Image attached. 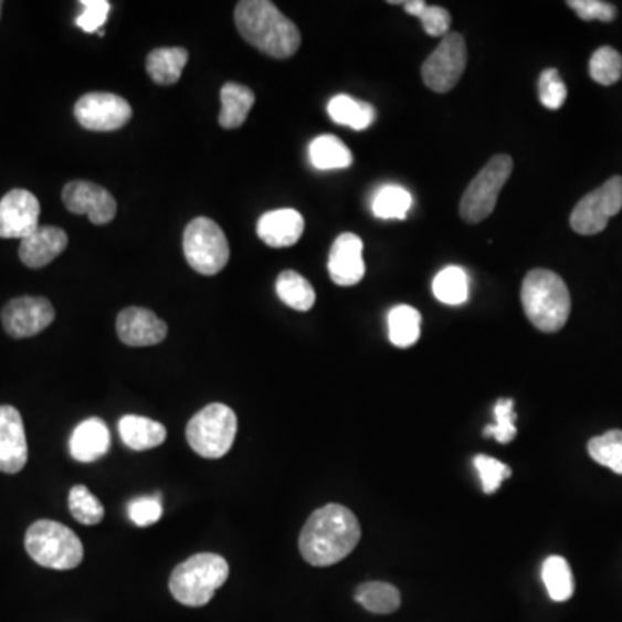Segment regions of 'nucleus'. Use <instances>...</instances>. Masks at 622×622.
<instances>
[{"mask_svg":"<svg viewBox=\"0 0 622 622\" xmlns=\"http://www.w3.org/2000/svg\"><path fill=\"white\" fill-rule=\"evenodd\" d=\"M309 161L317 170H345L354 164V155L334 135H320L309 144Z\"/></svg>","mask_w":622,"mask_h":622,"instance_id":"393cba45","label":"nucleus"},{"mask_svg":"<svg viewBox=\"0 0 622 622\" xmlns=\"http://www.w3.org/2000/svg\"><path fill=\"white\" fill-rule=\"evenodd\" d=\"M67 247V234L60 226H39L20 244V260L29 268L49 265Z\"/></svg>","mask_w":622,"mask_h":622,"instance_id":"aec40b11","label":"nucleus"},{"mask_svg":"<svg viewBox=\"0 0 622 622\" xmlns=\"http://www.w3.org/2000/svg\"><path fill=\"white\" fill-rule=\"evenodd\" d=\"M516 401L512 398H502L495 404V424L484 429V436H493L498 443L507 444L516 440V410H514Z\"/></svg>","mask_w":622,"mask_h":622,"instance_id":"f704fd0d","label":"nucleus"},{"mask_svg":"<svg viewBox=\"0 0 622 622\" xmlns=\"http://www.w3.org/2000/svg\"><path fill=\"white\" fill-rule=\"evenodd\" d=\"M54 318V306L45 297H14L2 309V326L12 339L36 336L48 329Z\"/></svg>","mask_w":622,"mask_h":622,"instance_id":"f8f14e48","label":"nucleus"},{"mask_svg":"<svg viewBox=\"0 0 622 622\" xmlns=\"http://www.w3.org/2000/svg\"><path fill=\"white\" fill-rule=\"evenodd\" d=\"M355 600L372 614H393L401 605L398 588L381 581L360 584L355 591Z\"/></svg>","mask_w":622,"mask_h":622,"instance_id":"cd10ccee","label":"nucleus"},{"mask_svg":"<svg viewBox=\"0 0 622 622\" xmlns=\"http://www.w3.org/2000/svg\"><path fill=\"white\" fill-rule=\"evenodd\" d=\"M183 254L198 274H220L230 259L229 241L222 226L207 217L192 220L183 232Z\"/></svg>","mask_w":622,"mask_h":622,"instance_id":"0eeeda50","label":"nucleus"},{"mask_svg":"<svg viewBox=\"0 0 622 622\" xmlns=\"http://www.w3.org/2000/svg\"><path fill=\"white\" fill-rule=\"evenodd\" d=\"M40 202L24 189H12L0 199V238H29L39 229Z\"/></svg>","mask_w":622,"mask_h":622,"instance_id":"4468645a","label":"nucleus"},{"mask_svg":"<svg viewBox=\"0 0 622 622\" xmlns=\"http://www.w3.org/2000/svg\"><path fill=\"white\" fill-rule=\"evenodd\" d=\"M622 210V177H612L584 196L571 213V226L581 235H597Z\"/></svg>","mask_w":622,"mask_h":622,"instance_id":"9d476101","label":"nucleus"},{"mask_svg":"<svg viewBox=\"0 0 622 622\" xmlns=\"http://www.w3.org/2000/svg\"><path fill=\"white\" fill-rule=\"evenodd\" d=\"M0 8H2V2H0Z\"/></svg>","mask_w":622,"mask_h":622,"instance_id":"37998d69","label":"nucleus"},{"mask_svg":"<svg viewBox=\"0 0 622 622\" xmlns=\"http://www.w3.org/2000/svg\"><path fill=\"white\" fill-rule=\"evenodd\" d=\"M256 232L266 246H294L305 232V219L299 211L291 210V208L268 211L259 220Z\"/></svg>","mask_w":622,"mask_h":622,"instance_id":"a211bd4d","label":"nucleus"},{"mask_svg":"<svg viewBox=\"0 0 622 622\" xmlns=\"http://www.w3.org/2000/svg\"><path fill=\"white\" fill-rule=\"evenodd\" d=\"M401 6H403L404 11L412 14V17H419L428 4H425L424 0H403V4Z\"/></svg>","mask_w":622,"mask_h":622,"instance_id":"79ce46f5","label":"nucleus"},{"mask_svg":"<svg viewBox=\"0 0 622 622\" xmlns=\"http://www.w3.org/2000/svg\"><path fill=\"white\" fill-rule=\"evenodd\" d=\"M118 429L125 446L134 452L158 449L167 441V428L147 417L125 415Z\"/></svg>","mask_w":622,"mask_h":622,"instance_id":"412c9836","label":"nucleus"},{"mask_svg":"<svg viewBox=\"0 0 622 622\" xmlns=\"http://www.w3.org/2000/svg\"><path fill=\"white\" fill-rule=\"evenodd\" d=\"M161 516H164L161 495L139 496L128 504V517L135 526H152L161 519Z\"/></svg>","mask_w":622,"mask_h":622,"instance_id":"4c0bfd02","label":"nucleus"},{"mask_svg":"<svg viewBox=\"0 0 622 622\" xmlns=\"http://www.w3.org/2000/svg\"><path fill=\"white\" fill-rule=\"evenodd\" d=\"M357 516L345 505L329 504L315 510L299 535L303 559L315 567L341 562L360 544Z\"/></svg>","mask_w":622,"mask_h":622,"instance_id":"f257e3e1","label":"nucleus"},{"mask_svg":"<svg viewBox=\"0 0 622 622\" xmlns=\"http://www.w3.org/2000/svg\"><path fill=\"white\" fill-rule=\"evenodd\" d=\"M275 291H277L281 302L296 312H308L314 308L315 299H317L314 286L294 270H284L278 275Z\"/></svg>","mask_w":622,"mask_h":622,"instance_id":"bb28decb","label":"nucleus"},{"mask_svg":"<svg viewBox=\"0 0 622 622\" xmlns=\"http://www.w3.org/2000/svg\"><path fill=\"white\" fill-rule=\"evenodd\" d=\"M541 578L554 602H567L574 594V576L563 557H548L541 567Z\"/></svg>","mask_w":622,"mask_h":622,"instance_id":"c85d7f7f","label":"nucleus"},{"mask_svg":"<svg viewBox=\"0 0 622 622\" xmlns=\"http://www.w3.org/2000/svg\"><path fill=\"white\" fill-rule=\"evenodd\" d=\"M412 204V194L407 189L400 186H384L373 196L372 211L377 219L403 220L407 219Z\"/></svg>","mask_w":622,"mask_h":622,"instance_id":"7c9ffc66","label":"nucleus"},{"mask_svg":"<svg viewBox=\"0 0 622 622\" xmlns=\"http://www.w3.org/2000/svg\"><path fill=\"white\" fill-rule=\"evenodd\" d=\"M327 112H329L334 124L358 131L367 130L376 122V109H373L372 104L354 99L346 94L333 97L329 101V106H327Z\"/></svg>","mask_w":622,"mask_h":622,"instance_id":"5701e85b","label":"nucleus"},{"mask_svg":"<svg viewBox=\"0 0 622 622\" xmlns=\"http://www.w3.org/2000/svg\"><path fill=\"white\" fill-rule=\"evenodd\" d=\"M187 443L204 458H222L234 446L238 415L223 403L199 410L187 424Z\"/></svg>","mask_w":622,"mask_h":622,"instance_id":"423d86ee","label":"nucleus"},{"mask_svg":"<svg viewBox=\"0 0 622 622\" xmlns=\"http://www.w3.org/2000/svg\"><path fill=\"white\" fill-rule=\"evenodd\" d=\"M590 76L597 84H618L622 76V56L615 49L600 48L593 52L590 60Z\"/></svg>","mask_w":622,"mask_h":622,"instance_id":"72a5a7b5","label":"nucleus"},{"mask_svg":"<svg viewBox=\"0 0 622 622\" xmlns=\"http://www.w3.org/2000/svg\"><path fill=\"white\" fill-rule=\"evenodd\" d=\"M116 333L124 345L144 348V346H155L165 341L168 326L151 309L131 306V308L119 312Z\"/></svg>","mask_w":622,"mask_h":622,"instance_id":"dca6fc26","label":"nucleus"},{"mask_svg":"<svg viewBox=\"0 0 622 622\" xmlns=\"http://www.w3.org/2000/svg\"><path fill=\"white\" fill-rule=\"evenodd\" d=\"M329 275L334 284L341 287L355 286L365 277L363 242L357 234L345 232L334 241Z\"/></svg>","mask_w":622,"mask_h":622,"instance_id":"f3484780","label":"nucleus"},{"mask_svg":"<svg viewBox=\"0 0 622 622\" xmlns=\"http://www.w3.org/2000/svg\"><path fill=\"white\" fill-rule=\"evenodd\" d=\"M467 66V45L460 33H449L431 56L422 64L425 87L436 94H446L456 87Z\"/></svg>","mask_w":622,"mask_h":622,"instance_id":"1a4fd4ad","label":"nucleus"},{"mask_svg":"<svg viewBox=\"0 0 622 622\" xmlns=\"http://www.w3.org/2000/svg\"><path fill=\"white\" fill-rule=\"evenodd\" d=\"M84 12L76 18V27L87 33H99L106 23L112 4L107 0H84Z\"/></svg>","mask_w":622,"mask_h":622,"instance_id":"58836bf2","label":"nucleus"},{"mask_svg":"<svg viewBox=\"0 0 622 622\" xmlns=\"http://www.w3.org/2000/svg\"><path fill=\"white\" fill-rule=\"evenodd\" d=\"M29 462L23 419L14 407H0V472L18 474Z\"/></svg>","mask_w":622,"mask_h":622,"instance_id":"2eb2a0df","label":"nucleus"},{"mask_svg":"<svg viewBox=\"0 0 622 622\" xmlns=\"http://www.w3.org/2000/svg\"><path fill=\"white\" fill-rule=\"evenodd\" d=\"M432 293L444 305H464L468 299V275L460 266H446L434 277Z\"/></svg>","mask_w":622,"mask_h":622,"instance_id":"c756f323","label":"nucleus"},{"mask_svg":"<svg viewBox=\"0 0 622 622\" xmlns=\"http://www.w3.org/2000/svg\"><path fill=\"white\" fill-rule=\"evenodd\" d=\"M220 99H222V112L219 116L220 127L226 128V130L242 127L253 107L254 92L244 85L229 82L223 85Z\"/></svg>","mask_w":622,"mask_h":622,"instance_id":"4be33fe9","label":"nucleus"},{"mask_svg":"<svg viewBox=\"0 0 622 622\" xmlns=\"http://www.w3.org/2000/svg\"><path fill=\"white\" fill-rule=\"evenodd\" d=\"M422 315L409 305L394 306L388 315L389 341L397 348H410L421 337Z\"/></svg>","mask_w":622,"mask_h":622,"instance_id":"a878e982","label":"nucleus"},{"mask_svg":"<svg viewBox=\"0 0 622 622\" xmlns=\"http://www.w3.org/2000/svg\"><path fill=\"white\" fill-rule=\"evenodd\" d=\"M112 449V432L99 417L80 422L70 437V453L80 464H92Z\"/></svg>","mask_w":622,"mask_h":622,"instance_id":"6ab92c4d","label":"nucleus"},{"mask_svg":"<svg viewBox=\"0 0 622 622\" xmlns=\"http://www.w3.org/2000/svg\"><path fill=\"white\" fill-rule=\"evenodd\" d=\"M514 161L510 156L498 155L489 159L488 165L468 183L467 191L460 201V217L464 222L479 223L488 219L496 208L499 192L510 179Z\"/></svg>","mask_w":622,"mask_h":622,"instance_id":"6e6552de","label":"nucleus"},{"mask_svg":"<svg viewBox=\"0 0 622 622\" xmlns=\"http://www.w3.org/2000/svg\"><path fill=\"white\" fill-rule=\"evenodd\" d=\"M75 118L87 130L115 131L130 122L131 107L116 94L91 92L76 101Z\"/></svg>","mask_w":622,"mask_h":622,"instance_id":"9b49d317","label":"nucleus"},{"mask_svg":"<svg viewBox=\"0 0 622 622\" xmlns=\"http://www.w3.org/2000/svg\"><path fill=\"white\" fill-rule=\"evenodd\" d=\"M229 562L217 554H198L175 567L170 591L186 607H204L229 579Z\"/></svg>","mask_w":622,"mask_h":622,"instance_id":"20e7f679","label":"nucleus"},{"mask_svg":"<svg viewBox=\"0 0 622 622\" xmlns=\"http://www.w3.org/2000/svg\"><path fill=\"white\" fill-rule=\"evenodd\" d=\"M70 512L75 520L85 526H96L104 519V507L97 496L92 495L91 489L84 484H76L70 492Z\"/></svg>","mask_w":622,"mask_h":622,"instance_id":"473e14b6","label":"nucleus"},{"mask_svg":"<svg viewBox=\"0 0 622 622\" xmlns=\"http://www.w3.org/2000/svg\"><path fill=\"white\" fill-rule=\"evenodd\" d=\"M538 97L547 109H560L567 99V87L556 67H547L538 80Z\"/></svg>","mask_w":622,"mask_h":622,"instance_id":"c9c22d12","label":"nucleus"},{"mask_svg":"<svg viewBox=\"0 0 622 622\" xmlns=\"http://www.w3.org/2000/svg\"><path fill=\"white\" fill-rule=\"evenodd\" d=\"M567 6L583 21H603V23H609V21L618 17L615 6L603 2V0H569Z\"/></svg>","mask_w":622,"mask_h":622,"instance_id":"ea45409f","label":"nucleus"},{"mask_svg":"<svg viewBox=\"0 0 622 622\" xmlns=\"http://www.w3.org/2000/svg\"><path fill=\"white\" fill-rule=\"evenodd\" d=\"M422 29L431 36H446L452 27V14L449 9L440 8V6H425L424 11L419 14Z\"/></svg>","mask_w":622,"mask_h":622,"instance_id":"a19ab883","label":"nucleus"},{"mask_svg":"<svg viewBox=\"0 0 622 622\" xmlns=\"http://www.w3.org/2000/svg\"><path fill=\"white\" fill-rule=\"evenodd\" d=\"M588 453L597 464L622 476V431L614 429L602 436L591 437Z\"/></svg>","mask_w":622,"mask_h":622,"instance_id":"2f4dec72","label":"nucleus"},{"mask_svg":"<svg viewBox=\"0 0 622 622\" xmlns=\"http://www.w3.org/2000/svg\"><path fill=\"white\" fill-rule=\"evenodd\" d=\"M235 27L242 39L275 60L294 56L302 45L296 24L268 0H242L235 8Z\"/></svg>","mask_w":622,"mask_h":622,"instance_id":"f03ea898","label":"nucleus"},{"mask_svg":"<svg viewBox=\"0 0 622 622\" xmlns=\"http://www.w3.org/2000/svg\"><path fill=\"white\" fill-rule=\"evenodd\" d=\"M520 302L526 317L541 333H559L571 315V293L551 270L535 268L524 277Z\"/></svg>","mask_w":622,"mask_h":622,"instance_id":"7ed1b4c3","label":"nucleus"},{"mask_svg":"<svg viewBox=\"0 0 622 622\" xmlns=\"http://www.w3.org/2000/svg\"><path fill=\"white\" fill-rule=\"evenodd\" d=\"M189 61V52L183 48H159L147 56V73L159 85H173L182 76Z\"/></svg>","mask_w":622,"mask_h":622,"instance_id":"b1692460","label":"nucleus"},{"mask_svg":"<svg viewBox=\"0 0 622 622\" xmlns=\"http://www.w3.org/2000/svg\"><path fill=\"white\" fill-rule=\"evenodd\" d=\"M24 548L33 562L56 571H70L84 560V545L78 536L56 520L33 523L24 536Z\"/></svg>","mask_w":622,"mask_h":622,"instance_id":"39448f33","label":"nucleus"},{"mask_svg":"<svg viewBox=\"0 0 622 622\" xmlns=\"http://www.w3.org/2000/svg\"><path fill=\"white\" fill-rule=\"evenodd\" d=\"M474 467H476L477 474H479L483 492L486 495H493V493L498 492L504 481L512 476L508 465L499 462V460L492 458V456H474Z\"/></svg>","mask_w":622,"mask_h":622,"instance_id":"e433bc0d","label":"nucleus"},{"mask_svg":"<svg viewBox=\"0 0 622 622\" xmlns=\"http://www.w3.org/2000/svg\"><path fill=\"white\" fill-rule=\"evenodd\" d=\"M63 202L73 214H87L94 225H106L116 217V199L112 192L87 180H75L63 189Z\"/></svg>","mask_w":622,"mask_h":622,"instance_id":"ddd939ff","label":"nucleus"}]
</instances>
